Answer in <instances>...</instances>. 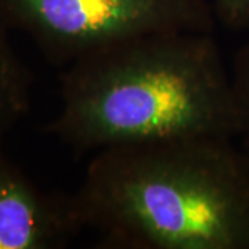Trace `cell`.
<instances>
[{"label": "cell", "instance_id": "1", "mask_svg": "<svg viewBox=\"0 0 249 249\" xmlns=\"http://www.w3.org/2000/svg\"><path fill=\"white\" fill-rule=\"evenodd\" d=\"M71 198L82 229L112 247L249 248V160L230 139L175 137L98 150Z\"/></svg>", "mask_w": 249, "mask_h": 249}, {"label": "cell", "instance_id": "2", "mask_svg": "<svg viewBox=\"0 0 249 249\" xmlns=\"http://www.w3.org/2000/svg\"><path fill=\"white\" fill-rule=\"evenodd\" d=\"M49 132L78 151L238 132L232 83L212 32L126 39L70 62Z\"/></svg>", "mask_w": 249, "mask_h": 249}, {"label": "cell", "instance_id": "3", "mask_svg": "<svg viewBox=\"0 0 249 249\" xmlns=\"http://www.w3.org/2000/svg\"><path fill=\"white\" fill-rule=\"evenodd\" d=\"M214 18L211 0H0V22L65 65L137 36L212 32Z\"/></svg>", "mask_w": 249, "mask_h": 249}, {"label": "cell", "instance_id": "4", "mask_svg": "<svg viewBox=\"0 0 249 249\" xmlns=\"http://www.w3.org/2000/svg\"><path fill=\"white\" fill-rule=\"evenodd\" d=\"M82 230L71 196L46 193L0 145V249H54Z\"/></svg>", "mask_w": 249, "mask_h": 249}, {"label": "cell", "instance_id": "5", "mask_svg": "<svg viewBox=\"0 0 249 249\" xmlns=\"http://www.w3.org/2000/svg\"><path fill=\"white\" fill-rule=\"evenodd\" d=\"M9 28L0 22V145L4 136L27 115L32 78L14 52Z\"/></svg>", "mask_w": 249, "mask_h": 249}, {"label": "cell", "instance_id": "6", "mask_svg": "<svg viewBox=\"0 0 249 249\" xmlns=\"http://www.w3.org/2000/svg\"><path fill=\"white\" fill-rule=\"evenodd\" d=\"M237 115H238V132L237 136L242 139L244 154L249 160V52L244 54L235 83L232 82Z\"/></svg>", "mask_w": 249, "mask_h": 249}, {"label": "cell", "instance_id": "7", "mask_svg": "<svg viewBox=\"0 0 249 249\" xmlns=\"http://www.w3.org/2000/svg\"><path fill=\"white\" fill-rule=\"evenodd\" d=\"M214 17L224 27L237 31L249 29V0H211Z\"/></svg>", "mask_w": 249, "mask_h": 249}]
</instances>
